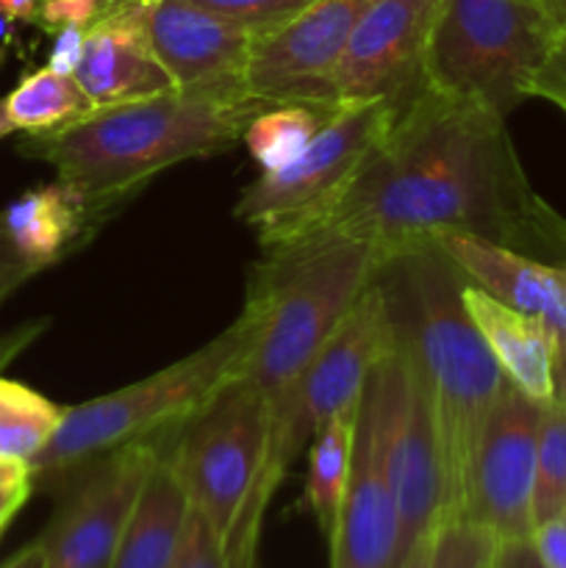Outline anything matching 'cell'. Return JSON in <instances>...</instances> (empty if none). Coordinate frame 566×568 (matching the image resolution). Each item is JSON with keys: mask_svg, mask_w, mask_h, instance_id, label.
Segmentation results:
<instances>
[{"mask_svg": "<svg viewBox=\"0 0 566 568\" xmlns=\"http://www.w3.org/2000/svg\"><path fill=\"white\" fill-rule=\"evenodd\" d=\"M392 266L403 272L405 320L397 327L431 394L455 519L477 436L508 381L466 314L458 270L436 247L416 250Z\"/></svg>", "mask_w": 566, "mask_h": 568, "instance_id": "obj_3", "label": "cell"}, {"mask_svg": "<svg viewBox=\"0 0 566 568\" xmlns=\"http://www.w3.org/2000/svg\"><path fill=\"white\" fill-rule=\"evenodd\" d=\"M11 37H14V22L0 11V44H9Z\"/></svg>", "mask_w": 566, "mask_h": 568, "instance_id": "obj_44", "label": "cell"}, {"mask_svg": "<svg viewBox=\"0 0 566 568\" xmlns=\"http://www.w3.org/2000/svg\"><path fill=\"white\" fill-rule=\"evenodd\" d=\"M483 568H492V560H488V564H486V566H483Z\"/></svg>", "mask_w": 566, "mask_h": 568, "instance_id": "obj_46", "label": "cell"}, {"mask_svg": "<svg viewBox=\"0 0 566 568\" xmlns=\"http://www.w3.org/2000/svg\"><path fill=\"white\" fill-rule=\"evenodd\" d=\"M155 59L175 89H247L259 33L189 0H137Z\"/></svg>", "mask_w": 566, "mask_h": 568, "instance_id": "obj_15", "label": "cell"}, {"mask_svg": "<svg viewBox=\"0 0 566 568\" xmlns=\"http://www.w3.org/2000/svg\"><path fill=\"white\" fill-rule=\"evenodd\" d=\"M9 133H14V125H11L9 114H6V105H3V100H0V139H3V136H9Z\"/></svg>", "mask_w": 566, "mask_h": 568, "instance_id": "obj_45", "label": "cell"}, {"mask_svg": "<svg viewBox=\"0 0 566 568\" xmlns=\"http://www.w3.org/2000/svg\"><path fill=\"white\" fill-rule=\"evenodd\" d=\"M397 338L400 327L388 292L372 283L311 358L292 392L270 405V449L236 525L261 530L266 505L300 449L314 442L325 422L358 405L366 377L392 353Z\"/></svg>", "mask_w": 566, "mask_h": 568, "instance_id": "obj_8", "label": "cell"}, {"mask_svg": "<svg viewBox=\"0 0 566 568\" xmlns=\"http://www.w3.org/2000/svg\"><path fill=\"white\" fill-rule=\"evenodd\" d=\"M39 0H0V11L9 17L11 22H31L37 20Z\"/></svg>", "mask_w": 566, "mask_h": 568, "instance_id": "obj_38", "label": "cell"}, {"mask_svg": "<svg viewBox=\"0 0 566 568\" xmlns=\"http://www.w3.org/2000/svg\"><path fill=\"white\" fill-rule=\"evenodd\" d=\"M461 300L505 381L538 403H553L558 336L549 322L511 308L472 283L461 286Z\"/></svg>", "mask_w": 566, "mask_h": 568, "instance_id": "obj_19", "label": "cell"}, {"mask_svg": "<svg viewBox=\"0 0 566 568\" xmlns=\"http://www.w3.org/2000/svg\"><path fill=\"white\" fill-rule=\"evenodd\" d=\"M75 81L94 109L133 103L175 89L170 72L150 48L137 0H117L87 28Z\"/></svg>", "mask_w": 566, "mask_h": 568, "instance_id": "obj_17", "label": "cell"}, {"mask_svg": "<svg viewBox=\"0 0 566 568\" xmlns=\"http://www.w3.org/2000/svg\"><path fill=\"white\" fill-rule=\"evenodd\" d=\"M109 3H117V0H109Z\"/></svg>", "mask_w": 566, "mask_h": 568, "instance_id": "obj_47", "label": "cell"}, {"mask_svg": "<svg viewBox=\"0 0 566 568\" xmlns=\"http://www.w3.org/2000/svg\"><path fill=\"white\" fill-rule=\"evenodd\" d=\"M375 0H314L277 31L255 39L247 92L275 103L338 105L333 72Z\"/></svg>", "mask_w": 566, "mask_h": 568, "instance_id": "obj_13", "label": "cell"}, {"mask_svg": "<svg viewBox=\"0 0 566 568\" xmlns=\"http://www.w3.org/2000/svg\"><path fill=\"white\" fill-rule=\"evenodd\" d=\"M178 430L122 444L89 460L39 536L44 568H109L144 477ZM83 469V466H81Z\"/></svg>", "mask_w": 566, "mask_h": 568, "instance_id": "obj_12", "label": "cell"}, {"mask_svg": "<svg viewBox=\"0 0 566 568\" xmlns=\"http://www.w3.org/2000/svg\"><path fill=\"white\" fill-rule=\"evenodd\" d=\"M433 247L472 286L483 288L511 308L542 316L555 331L560 305V266L544 264L533 255L505 247L492 239L475 236V233H442Z\"/></svg>", "mask_w": 566, "mask_h": 568, "instance_id": "obj_18", "label": "cell"}, {"mask_svg": "<svg viewBox=\"0 0 566 568\" xmlns=\"http://www.w3.org/2000/svg\"><path fill=\"white\" fill-rule=\"evenodd\" d=\"M542 3H544V9H547L549 20H553L555 26L566 33V0H542Z\"/></svg>", "mask_w": 566, "mask_h": 568, "instance_id": "obj_43", "label": "cell"}, {"mask_svg": "<svg viewBox=\"0 0 566 568\" xmlns=\"http://www.w3.org/2000/svg\"><path fill=\"white\" fill-rule=\"evenodd\" d=\"M566 514V405L560 399L544 405L538 427L533 525Z\"/></svg>", "mask_w": 566, "mask_h": 568, "instance_id": "obj_26", "label": "cell"}, {"mask_svg": "<svg viewBox=\"0 0 566 568\" xmlns=\"http://www.w3.org/2000/svg\"><path fill=\"white\" fill-rule=\"evenodd\" d=\"M494 538L464 519H447L433 532L427 568H483L494 555Z\"/></svg>", "mask_w": 566, "mask_h": 568, "instance_id": "obj_27", "label": "cell"}, {"mask_svg": "<svg viewBox=\"0 0 566 568\" xmlns=\"http://www.w3.org/2000/svg\"><path fill=\"white\" fill-rule=\"evenodd\" d=\"M403 100L344 103L314 142L277 172L247 183L233 214L259 233L266 258L303 244L344 203L392 131Z\"/></svg>", "mask_w": 566, "mask_h": 568, "instance_id": "obj_7", "label": "cell"}, {"mask_svg": "<svg viewBox=\"0 0 566 568\" xmlns=\"http://www.w3.org/2000/svg\"><path fill=\"white\" fill-rule=\"evenodd\" d=\"M544 405L505 383L477 436L455 519L481 527L494 541L527 538L536 527L533 488Z\"/></svg>", "mask_w": 566, "mask_h": 568, "instance_id": "obj_11", "label": "cell"}, {"mask_svg": "<svg viewBox=\"0 0 566 568\" xmlns=\"http://www.w3.org/2000/svg\"><path fill=\"white\" fill-rule=\"evenodd\" d=\"M533 98H547L566 111V33L555 44L553 55L533 83Z\"/></svg>", "mask_w": 566, "mask_h": 568, "instance_id": "obj_33", "label": "cell"}, {"mask_svg": "<svg viewBox=\"0 0 566 568\" xmlns=\"http://www.w3.org/2000/svg\"><path fill=\"white\" fill-rule=\"evenodd\" d=\"M255 333L259 314L247 303L242 316L198 353L133 386L64 408L50 442L28 464L31 483L59 480L122 444L164 436L186 425L222 388L242 377Z\"/></svg>", "mask_w": 566, "mask_h": 568, "instance_id": "obj_4", "label": "cell"}, {"mask_svg": "<svg viewBox=\"0 0 566 568\" xmlns=\"http://www.w3.org/2000/svg\"><path fill=\"white\" fill-rule=\"evenodd\" d=\"M431 547H433V536H427L425 541L416 544L414 552L400 564V568H427V564H431Z\"/></svg>", "mask_w": 566, "mask_h": 568, "instance_id": "obj_41", "label": "cell"}, {"mask_svg": "<svg viewBox=\"0 0 566 568\" xmlns=\"http://www.w3.org/2000/svg\"><path fill=\"white\" fill-rule=\"evenodd\" d=\"M109 6V0H39L33 26L42 28L50 37L70 26L89 28L94 20H100Z\"/></svg>", "mask_w": 566, "mask_h": 568, "instance_id": "obj_30", "label": "cell"}, {"mask_svg": "<svg viewBox=\"0 0 566 568\" xmlns=\"http://www.w3.org/2000/svg\"><path fill=\"white\" fill-rule=\"evenodd\" d=\"M247 89H172L155 98L94 109L83 120L20 142V153L44 161L105 216L166 166L225 153L250 122L272 105Z\"/></svg>", "mask_w": 566, "mask_h": 568, "instance_id": "obj_2", "label": "cell"}, {"mask_svg": "<svg viewBox=\"0 0 566 568\" xmlns=\"http://www.w3.org/2000/svg\"><path fill=\"white\" fill-rule=\"evenodd\" d=\"M388 480H392L400 519L397 560H394V568H400L414 552L416 544L433 536L438 525L449 519V486L436 416H433L431 394L411 353L405 394L397 419H394L392 447H388Z\"/></svg>", "mask_w": 566, "mask_h": 568, "instance_id": "obj_16", "label": "cell"}, {"mask_svg": "<svg viewBox=\"0 0 566 568\" xmlns=\"http://www.w3.org/2000/svg\"><path fill=\"white\" fill-rule=\"evenodd\" d=\"M31 491H33L31 480L17 483V486L0 488V536H3L6 527L11 525V519L20 514L22 505H26L28 497H31Z\"/></svg>", "mask_w": 566, "mask_h": 568, "instance_id": "obj_36", "label": "cell"}, {"mask_svg": "<svg viewBox=\"0 0 566 568\" xmlns=\"http://www.w3.org/2000/svg\"><path fill=\"white\" fill-rule=\"evenodd\" d=\"M26 480H31V466H28L26 460L0 458V488L17 486V483Z\"/></svg>", "mask_w": 566, "mask_h": 568, "instance_id": "obj_39", "label": "cell"}, {"mask_svg": "<svg viewBox=\"0 0 566 568\" xmlns=\"http://www.w3.org/2000/svg\"><path fill=\"white\" fill-rule=\"evenodd\" d=\"M61 414L64 408L48 397L0 375V458L31 464L59 427Z\"/></svg>", "mask_w": 566, "mask_h": 568, "instance_id": "obj_25", "label": "cell"}, {"mask_svg": "<svg viewBox=\"0 0 566 568\" xmlns=\"http://www.w3.org/2000/svg\"><path fill=\"white\" fill-rule=\"evenodd\" d=\"M170 568H228L225 547H222L220 536L203 519V514H198L194 508L189 510L181 547H178V555Z\"/></svg>", "mask_w": 566, "mask_h": 568, "instance_id": "obj_29", "label": "cell"}, {"mask_svg": "<svg viewBox=\"0 0 566 568\" xmlns=\"http://www.w3.org/2000/svg\"><path fill=\"white\" fill-rule=\"evenodd\" d=\"M270 399L250 383L222 388L172 438V464L198 514L225 547L270 449Z\"/></svg>", "mask_w": 566, "mask_h": 568, "instance_id": "obj_10", "label": "cell"}, {"mask_svg": "<svg viewBox=\"0 0 566 568\" xmlns=\"http://www.w3.org/2000/svg\"><path fill=\"white\" fill-rule=\"evenodd\" d=\"M94 220H103V214L64 181L28 189L3 211L11 242L37 272L59 264L78 244L87 242Z\"/></svg>", "mask_w": 566, "mask_h": 568, "instance_id": "obj_20", "label": "cell"}, {"mask_svg": "<svg viewBox=\"0 0 566 568\" xmlns=\"http://www.w3.org/2000/svg\"><path fill=\"white\" fill-rule=\"evenodd\" d=\"M170 447L144 477L109 568H170L175 560L192 503L172 464Z\"/></svg>", "mask_w": 566, "mask_h": 568, "instance_id": "obj_21", "label": "cell"}, {"mask_svg": "<svg viewBox=\"0 0 566 568\" xmlns=\"http://www.w3.org/2000/svg\"><path fill=\"white\" fill-rule=\"evenodd\" d=\"M189 3L203 6V9L225 17V20L253 28L259 37H266V33L286 26L289 20H294L314 0H189Z\"/></svg>", "mask_w": 566, "mask_h": 568, "instance_id": "obj_28", "label": "cell"}, {"mask_svg": "<svg viewBox=\"0 0 566 568\" xmlns=\"http://www.w3.org/2000/svg\"><path fill=\"white\" fill-rule=\"evenodd\" d=\"M555 399L566 405V336L558 338V353H555Z\"/></svg>", "mask_w": 566, "mask_h": 568, "instance_id": "obj_40", "label": "cell"}, {"mask_svg": "<svg viewBox=\"0 0 566 568\" xmlns=\"http://www.w3.org/2000/svg\"><path fill=\"white\" fill-rule=\"evenodd\" d=\"M560 37L542 0H442L425 89L508 116L533 98V83Z\"/></svg>", "mask_w": 566, "mask_h": 568, "instance_id": "obj_6", "label": "cell"}, {"mask_svg": "<svg viewBox=\"0 0 566 568\" xmlns=\"http://www.w3.org/2000/svg\"><path fill=\"white\" fill-rule=\"evenodd\" d=\"M492 568H544V564L533 547L530 536H527L494 544Z\"/></svg>", "mask_w": 566, "mask_h": 568, "instance_id": "obj_35", "label": "cell"}, {"mask_svg": "<svg viewBox=\"0 0 566 568\" xmlns=\"http://www.w3.org/2000/svg\"><path fill=\"white\" fill-rule=\"evenodd\" d=\"M442 0H375L350 37L336 72L338 105L411 100L425 87V59Z\"/></svg>", "mask_w": 566, "mask_h": 568, "instance_id": "obj_14", "label": "cell"}, {"mask_svg": "<svg viewBox=\"0 0 566 568\" xmlns=\"http://www.w3.org/2000/svg\"><path fill=\"white\" fill-rule=\"evenodd\" d=\"M555 336H566V264H560V305L555 320Z\"/></svg>", "mask_w": 566, "mask_h": 568, "instance_id": "obj_42", "label": "cell"}, {"mask_svg": "<svg viewBox=\"0 0 566 568\" xmlns=\"http://www.w3.org/2000/svg\"><path fill=\"white\" fill-rule=\"evenodd\" d=\"M83 42H87V28H61L53 33V48L48 55V70L59 75H75L83 55Z\"/></svg>", "mask_w": 566, "mask_h": 568, "instance_id": "obj_34", "label": "cell"}, {"mask_svg": "<svg viewBox=\"0 0 566 568\" xmlns=\"http://www.w3.org/2000/svg\"><path fill=\"white\" fill-rule=\"evenodd\" d=\"M386 270L381 253L364 242H333L297 258L259 264L247 303L259 333L239 381L281 403L355 300Z\"/></svg>", "mask_w": 566, "mask_h": 568, "instance_id": "obj_5", "label": "cell"}, {"mask_svg": "<svg viewBox=\"0 0 566 568\" xmlns=\"http://www.w3.org/2000/svg\"><path fill=\"white\" fill-rule=\"evenodd\" d=\"M408 347L400 333L392 353L370 372L355 410L353 466L327 544L331 568H394L400 519L388 480V447L405 394Z\"/></svg>", "mask_w": 566, "mask_h": 568, "instance_id": "obj_9", "label": "cell"}, {"mask_svg": "<svg viewBox=\"0 0 566 568\" xmlns=\"http://www.w3.org/2000/svg\"><path fill=\"white\" fill-rule=\"evenodd\" d=\"M355 410H358V405L333 416L311 442L305 499H309L316 527L325 538L331 536L333 525H336L338 508H342L344 491H347L350 466H353Z\"/></svg>", "mask_w": 566, "mask_h": 568, "instance_id": "obj_23", "label": "cell"}, {"mask_svg": "<svg viewBox=\"0 0 566 568\" xmlns=\"http://www.w3.org/2000/svg\"><path fill=\"white\" fill-rule=\"evenodd\" d=\"M449 231L519 253L566 250V222L527 186L505 116L422 87L400 105L392 131L344 203L303 244L266 264L333 242H364L392 266Z\"/></svg>", "mask_w": 566, "mask_h": 568, "instance_id": "obj_1", "label": "cell"}, {"mask_svg": "<svg viewBox=\"0 0 566 568\" xmlns=\"http://www.w3.org/2000/svg\"><path fill=\"white\" fill-rule=\"evenodd\" d=\"M3 105L14 131L28 133V136L61 131L94 111L92 100L78 87L75 75H59L48 67L22 78L6 94Z\"/></svg>", "mask_w": 566, "mask_h": 568, "instance_id": "obj_22", "label": "cell"}, {"mask_svg": "<svg viewBox=\"0 0 566 568\" xmlns=\"http://www.w3.org/2000/svg\"><path fill=\"white\" fill-rule=\"evenodd\" d=\"M336 109L322 103H272L250 122L242 142L261 172H277L300 159Z\"/></svg>", "mask_w": 566, "mask_h": 568, "instance_id": "obj_24", "label": "cell"}, {"mask_svg": "<svg viewBox=\"0 0 566 568\" xmlns=\"http://www.w3.org/2000/svg\"><path fill=\"white\" fill-rule=\"evenodd\" d=\"M530 541L544 568H566V514L533 527Z\"/></svg>", "mask_w": 566, "mask_h": 568, "instance_id": "obj_32", "label": "cell"}, {"mask_svg": "<svg viewBox=\"0 0 566 568\" xmlns=\"http://www.w3.org/2000/svg\"><path fill=\"white\" fill-rule=\"evenodd\" d=\"M37 275L31 264L20 255V250L11 242L9 231H6L3 214H0V305L28 281V277Z\"/></svg>", "mask_w": 566, "mask_h": 568, "instance_id": "obj_31", "label": "cell"}, {"mask_svg": "<svg viewBox=\"0 0 566 568\" xmlns=\"http://www.w3.org/2000/svg\"><path fill=\"white\" fill-rule=\"evenodd\" d=\"M0 568H44V549L42 541H31L28 547H22L20 552L11 555Z\"/></svg>", "mask_w": 566, "mask_h": 568, "instance_id": "obj_37", "label": "cell"}]
</instances>
